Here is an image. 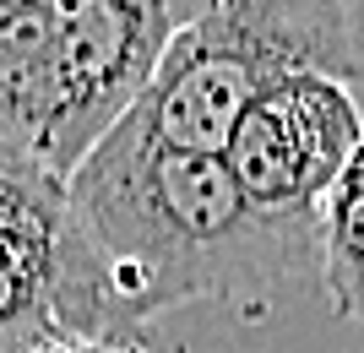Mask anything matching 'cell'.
Returning <instances> with one entry per match:
<instances>
[{"label": "cell", "instance_id": "cell-1", "mask_svg": "<svg viewBox=\"0 0 364 353\" xmlns=\"http://www.w3.org/2000/svg\"><path fill=\"white\" fill-rule=\"evenodd\" d=\"M65 212L136 332L196 299H267L321 272V239L272 223L223 158L158 147L131 125L71 174Z\"/></svg>", "mask_w": 364, "mask_h": 353}, {"label": "cell", "instance_id": "cell-2", "mask_svg": "<svg viewBox=\"0 0 364 353\" xmlns=\"http://www.w3.org/2000/svg\"><path fill=\"white\" fill-rule=\"evenodd\" d=\"M304 71L359 82L348 6L337 0L196 6V16L174 33L158 77L125 125L174 153L223 158L245 114L277 82L304 77Z\"/></svg>", "mask_w": 364, "mask_h": 353}, {"label": "cell", "instance_id": "cell-3", "mask_svg": "<svg viewBox=\"0 0 364 353\" xmlns=\"http://www.w3.org/2000/svg\"><path fill=\"white\" fill-rule=\"evenodd\" d=\"M364 141V109L353 82L304 71L277 82L228 141V174L261 212L294 234L321 239V212L348 158Z\"/></svg>", "mask_w": 364, "mask_h": 353}, {"label": "cell", "instance_id": "cell-4", "mask_svg": "<svg viewBox=\"0 0 364 353\" xmlns=\"http://www.w3.org/2000/svg\"><path fill=\"white\" fill-rule=\"evenodd\" d=\"M55 16H60V114H55L49 174L71 185V174L131 120L174 33L196 16V6L55 0Z\"/></svg>", "mask_w": 364, "mask_h": 353}, {"label": "cell", "instance_id": "cell-5", "mask_svg": "<svg viewBox=\"0 0 364 353\" xmlns=\"http://www.w3.org/2000/svg\"><path fill=\"white\" fill-rule=\"evenodd\" d=\"M55 114H60L55 0H0V141L49 174Z\"/></svg>", "mask_w": 364, "mask_h": 353}, {"label": "cell", "instance_id": "cell-6", "mask_svg": "<svg viewBox=\"0 0 364 353\" xmlns=\"http://www.w3.org/2000/svg\"><path fill=\"white\" fill-rule=\"evenodd\" d=\"M321 288L337 315L364 326V141L321 212Z\"/></svg>", "mask_w": 364, "mask_h": 353}, {"label": "cell", "instance_id": "cell-7", "mask_svg": "<svg viewBox=\"0 0 364 353\" xmlns=\"http://www.w3.org/2000/svg\"><path fill=\"white\" fill-rule=\"evenodd\" d=\"M38 353H104V348H87V342H44Z\"/></svg>", "mask_w": 364, "mask_h": 353}]
</instances>
